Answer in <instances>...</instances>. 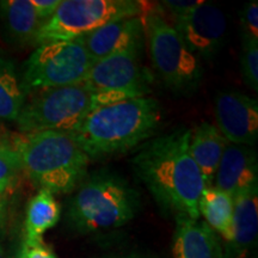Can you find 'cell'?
I'll return each instance as SVG.
<instances>
[{"mask_svg":"<svg viewBox=\"0 0 258 258\" xmlns=\"http://www.w3.org/2000/svg\"><path fill=\"white\" fill-rule=\"evenodd\" d=\"M97 109L91 92L84 84L38 90L25 101L16 121L22 133H72Z\"/></svg>","mask_w":258,"mask_h":258,"instance_id":"6","label":"cell"},{"mask_svg":"<svg viewBox=\"0 0 258 258\" xmlns=\"http://www.w3.org/2000/svg\"><path fill=\"white\" fill-rule=\"evenodd\" d=\"M241 35L258 40V3L256 0L245 5L240 12Z\"/></svg>","mask_w":258,"mask_h":258,"instance_id":"23","label":"cell"},{"mask_svg":"<svg viewBox=\"0 0 258 258\" xmlns=\"http://www.w3.org/2000/svg\"><path fill=\"white\" fill-rule=\"evenodd\" d=\"M21 171V160L14 147L0 144V195L11 185Z\"/></svg>","mask_w":258,"mask_h":258,"instance_id":"22","label":"cell"},{"mask_svg":"<svg viewBox=\"0 0 258 258\" xmlns=\"http://www.w3.org/2000/svg\"><path fill=\"white\" fill-rule=\"evenodd\" d=\"M31 4L38 19L42 23H44L55 14L57 8L61 4V0H31Z\"/></svg>","mask_w":258,"mask_h":258,"instance_id":"25","label":"cell"},{"mask_svg":"<svg viewBox=\"0 0 258 258\" xmlns=\"http://www.w3.org/2000/svg\"><path fill=\"white\" fill-rule=\"evenodd\" d=\"M213 185L232 198L258 186L257 153L253 147L228 143Z\"/></svg>","mask_w":258,"mask_h":258,"instance_id":"13","label":"cell"},{"mask_svg":"<svg viewBox=\"0 0 258 258\" xmlns=\"http://www.w3.org/2000/svg\"><path fill=\"white\" fill-rule=\"evenodd\" d=\"M93 63L80 37L48 42L25 61L22 83L27 93L77 85L84 82Z\"/></svg>","mask_w":258,"mask_h":258,"instance_id":"8","label":"cell"},{"mask_svg":"<svg viewBox=\"0 0 258 258\" xmlns=\"http://www.w3.org/2000/svg\"><path fill=\"white\" fill-rule=\"evenodd\" d=\"M141 49H127L96 61L83 84L97 108L125 99L147 97L151 77L140 61Z\"/></svg>","mask_w":258,"mask_h":258,"instance_id":"9","label":"cell"},{"mask_svg":"<svg viewBox=\"0 0 258 258\" xmlns=\"http://www.w3.org/2000/svg\"><path fill=\"white\" fill-rule=\"evenodd\" d=\"M159 122V103L147 96L95 109L70 135L90 159H103L143 144Z\"/></svg>","mask_w":258,"mask_h":258,"instance_id":"2","label":"cell"},{"mask_svg":"<svg viewBox=\"0 0 258 258\" xmlns=\"http://www.w3.org/2000/svg\"><path fill=\"white\" fill-rule=\"evenodd\" d=\"M22 171L51 194H69L88 176L90 158L69 133L40 132L16 139Z\"/></svg>","mask_w":258,"mask_h":258,"instance_id":"3","label":"cell"},{"mask_svg":"<svg viewBox=\"0 0 258 258\" xmlns=\"http://www.w3.org/2000/svg\"><path fill=\"white\" fill-rule=\"evenodd\" d=\"M228 141L218 127L209 122H201L190 129L189 152L201 172L206 186L214 183L219 163Z\"/></svg>","mask_w":258,"mask_h":258,"instance_id":"16","label":"cell"},{"mask_svg":"<svg viewBox=\"0 0 258 258\" xmlns=\"http://www.w3.org/2000/svg\"><path fill=\"white\" fill-rule=\"evenodd\" d=\"M124 258H140V257H124Z\"/></svg>","mask_w":258,"mask_h":258,"instance_id":"30","label":"cell"},{"mask_svg":"<svg viewBox=\"0 0 258 258\" xmlns=\"http://www.w3.org/2000/svg\"><path fill=\"white\" fill-rule=\"evenodd\" d=\"M0 258H5V250H4V245H3L2 235H0Z\"/></svg>","mask_w":258,"mask_h":258,"instance_id":"28","label":"cell"},{"mask_svg":"<svg viewBox=\"0 0 258 258\" xmlns=\"http://www.w3.org/2000/svg\"><path fill=\"white\" fill-rule=\"evenodd\" d=\"M0 16L6 37L12 43L19 46L35 43L37 32L43 23L36 16L31 0L0 2Z\"/></svg>","mask_w":258,"mask_h":258,"instance_id":"17","label":"cell"},{"mask_svg":"<svg viewBox=\"0 0 258 258\" xmlns=\"http://www.w3.org/2000/svg\"><path fill=\"white\" fill-rule=\"evenodd\" d=\"M190 129H178L148 141L133 159L135 172L160 206L199 220L205 189L189 152Z\"/></svg>","mask_w":258,"mask_h":258,"instance_id":"1","label":"cell"},{"mask_svg":"<svg viewBox=\"0 0 258 258\" xmlns=\"http://www.w3.org/2000/svg\"><path fill=\"white\" fill-rule=\"evenodd\" d=\"M161 4L166 10H169L170 15L175 21V19L183 18L191 14L194 10L203 4V0H167Z\"/></svg>","mask_w":258,"mask_h":258,"instance_id":"24","label":"cell"},{"mask_svg":"<svg viewBox=\"0 0 258 258\" xmlns=\"http://www.w3.org/2000/svg\"><path fill=\"white\" fill-rule=\"evenodd\" d=\"M61 208L55 198L46 189H40L29 202L25 219V240L27 246L42 243V237L57 224Z\"/></svg>","mask_w":258,"mask_h":258,"instance_id":"18","label":"cell"},{"mask_svg":"<svg viewBox=\"0 0 258 258\" xmlns=\"http://www.w3.org/2000/svg\"><path fill=\"white\" fill-rule=\"evenodd\" d=\"M141 19L153 67L166 88L178 95L195 91L202 78L200 57L186 47L161 12L144 5Z\"/></svg>","mask_w":258,"mask_h":258,"instance_id":"5","label":"cell"},{"mask_svg":"<svg viewBox=\"0 0 258 258\" xmlns=\"http://www.w3.org/2000/svg\"><path fill=\"white\" fill-rule=\"evenodd\" d=\"M143 11V2L135 0H61L55 14L41 25L35 43L74 40L110 22L141 16Z\"/></svg>","mask_w":258,"mask_h":258,"instance_id":"7","label":"cell"},{"mask_svg":"<svg viewBox=\"0 0 258 258\" xmlns=\"http://www.w3.org/2000/svg\"><path fill=\"white\" fill-rule=\"evenodd\" d=\"M172 254L173 258H224V247L205 221L177 214Z\"/></svg>","mask_w":258,"mask_h":258,"instance_id":"14","label":"cell"},{"mask_svg":"<svg viewBox=\"0 0 258 258\" xmlns=\"http://www.w3.org/2000/svg\"><path fill=\"white\" fill-rule=\"evenodd\" d=\"M246 258H257V256H256V254H249V256H247Z\"/></svg>","mask_w":258,"mask_h":258,"instance_id":"29","label":"cell"},{"mask_svg":"<svg viewBox=\"0 0 258 258\" xmlns=\"http://www.w3.org/2000/svg\"><path fill=\"white\" fill-rule=\"evenodd\" d=\"M25 247H27V258H57L56 254L43 241L32 246L25 245Z\"/></svg>","mask_w":258,"mask_h":258,"instance_id":"26","label":"cell"},{"mask_svg":"<svg viewBox=\"0 0 258 258\" xmlns=\"http://www.w3.org/2000/svg\"><path fill=\"white\" fill-rule=\"evenodd\" d=\"M199 213L213 231L225 238L226 243L231 240L234 214V199L231 195L214 185L205 186L199 200Z\"/></svg>","mask_w":258,"mask_h":258,"instance_id":"19","label":"cell"},{"mask_svg":"<svg viewBox=\"0 0 258 258\" xmlns=\"http://www.w3.org/2000/svg\"><path fill=\"white\" fill-rule=\"evenodd\" d=\"M240 67L245 83L258 91V40L246 35H241Z\"/></svg>","mask_w":258,"mask_h":258,"instance_id":"21","label":"cell"},{"mask_svg":"<svg viewBox=\"0 0 258 258\" xmlns=\"http://www.w3.org/2000/svg\"><path fill=\"white\" fill-rule=\"evenodd\" d=\"M172 25L198 57L213 59L224 46L227 21L224 12L211 3L203 2L191 14L175 19Z\"/></svg>","mask_w":258,"mask_h":258,"instance_id":"10","label":"cell"},{"mask_svg":"<svg viewBox=\"0 0 258 258\" xmlns=\"http://www.w3.org/2000/svg\"><path fill=\"white\" fill-rule=\"evenodd\" d=\"M10 258H27V247H25V244H22L18 247V250Z\"/></svg>","mask_w":258,"mask_h":258,"instance_id":"27","label":"cell"},{"mask_svg":"<svg viewBox=\"0 0 258 258\" xmlns=\"http://www.w3.org/2000/svg\"><path fill=\"white\" fill-rule=\"evenodd\" d=\"M140 201L122 177L111 172L92 173L80 183L71 199L67 220L79 233L118 228L137 214Z\"/></svg>","mask_w":258,"mask_h":258,"instance_id":"4","label":"cell"},{"mask_svg":"<svg viewBox=\"0 0 258 258\" xmlns=\"http://www.w3.org/2000/svg\"><path fill=\"white\" fill-rule=\"evenodd\" d=\"M141 16L117 19L80 37L93 62L127 49H141L144 43Z\"/></svg>","mask_w":258,"mask_h":258,"instance_id":"12","label":"cell"},{"mask_svg":"<svg viewBox=\"0 0 258 258\" xmlns=\"http://www.w3.org/2000/svg\"><path fill=\"white\" fill-rule=\"evenodd\" d=\"M214 114L218 129L228 143L254 146L258 139L257 99L238 91L218 92Z\"/></svg>","mask_w":258,"mask_h":258,"instance_id":"11","label":"cell"},{"mask_svg":"<svg viewBox=\"0 0 258 258\" xmlns=\"http://www.w3.org/2000/svg\"><path fill=\"white\" fill-rule=\"evenodd\" d=\"M258 186L234 198L232 238L226 243L224 258H246L257 243Z\"/></svg>","mask_w":258,"mask_h":258,"instance_id":"15","label":"cell"},{"mask_svg":"<svg viewBox=\"0 0 258 258\" xmlns=\"http://www.w3.org/2000/svg\"><path fill=\"white\" fill-rule=\"evenodd\" d=\"M27 96L15 63L0 56V120L17 121Z\"/></svg>","mask_w":258,"mask_h":258,"instance_id":"20","label":"cell"}]
</instances>
